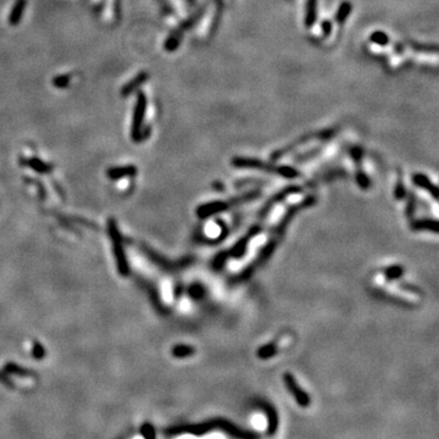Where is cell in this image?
<instances>
[{
    "mask_svg": "<svg viewBox=\"0 0 439 439\" xmlns=\"http://www.w3.org/2000/svg\"><path fill=\"white\" fill-rule=\"evenodd\" d=\"M186 1H187V3L189 4V5H194V4H195V0H186Z\"/></svg>",
    "mask_w": 439,
    "mask_h": 439,
    "instance_id": "21",
    "label": "cell"
},
{
    "mask_svg": "<svg viewBox=\"0 0 439 439\" xmlns=\"http://www.w3.org/2000/svg\"><path fill=\"white\" fill-rule=\"evenodd\" d=\"M276 353H277V349H276L274 344H267L260 348L259 352H257V356L260 359H270V357L274 356Z\"/></svg>",
    "mask_w": 439,
    "mask_h": 439,
    "instance_id": "13",
    "label": "cell"
},
{
    "mask_svg": "<svg viewBox=\"0 0 439 439\" xmlns=\"http://www.w3.org/2000/svg\"><path fill=\"white\" fill-rule=\"evenodd\" d=\"M317 18V0H307L306 13H305V26L307 28L312 27Z\"/></svg>",
    "mask_w": 439,
    "mask_h": 439,
    "instance_id": "9",
    "label": "cell"
},
{
    "mask_svg": "<svg viewBox=\"0 0 439 439\" xmlns=\"http://www.w3.org/2000/svg\"><path fill=\"white\" fill-rule=\"evenodd\" d=\"M259 405L260 407L264 410L267 417V431H266L267 436L270 437L274 436L276 432H277L278 426H280V419H278L277 411H276V409H274L271 404H269V403L264 402L260 403Z\"/></svg>",
    "mask_w": 439,
    "mask_h": 439,
    "instance_id": "6",
    "label": "cell"
},
{
    "mask_svg": "<svg viewBox=\"0 0 439 439\" xmlns=\"http://www.w3.org/2000/svg\"><path fill=\"white\" fill-rule=\"evenodd\" d=\"M404 194H405L404 187H403V183H402V181H399V182H398L397 192H395V197H397V199H402V198H403V197H404Z\"/></svg>",
    "mask_w": 439,
    "mask_h": 439,
    "instance_id": "20",
    "label": "cell"
},
{
    "mask_svg": "<svg viewBox=\"0 0 439 439\" xmlns=\"http://www.w3.org/2000/svg\"><path fill=\"white\" fill-rule=\"evenodd\" d=\"M335 132H336L335 130H326V131H321V132L311 133V135H304V137H303V138H300V139H298L297 142H294V143H292V144L288 145V147H287V148H285V149H283V148H282V149L277 150V152H274V154H272V159H274V160L280 159V157H282L283 155H286V154H288V152H292V150L294 149V148H298V147H299V145L305 144V143L310 142V140H315V139H328V138H331L333 135H335Z\"/></svg>",
    "mask_w": 439,
    "mask_h": 439,
    "instance_id": "4",
    "label": "cell"
},
{
    "mask_svg": "<svg viewBox=\"0 0 439 439\" xmlns=\"http://www.w3.org/2000/svg\"><path fill=\"white\" fill-rule=\"evenodd\" d=\"M26 4H27V0H16L13 6V10L9 15V23L11 26H17L21 22V18H22L23 13H25Z\"/></svg>",
    "mask_w": 439,
    "mask_h": 439,
    "instance_id": "7",
    "label": "cell"
},
{
    "mask_svg": "<svg viewBox=\"0 0 439 439\" xmlns=\"http://www.w3.org/2000/svg\"><path fill=\"white\" fill-rule=\"evenodd\" d=\"M321 27H322V31H323L324 37L329 35L331 34V32H332V22H331V21H328V20L323 21L321 25Z\"/></svg>",
    "mask_w": 439,
    "mask_h": 439,
    "instance_id": "19",
    "label": "cell"
},
{
    "mask_svg": "<svg viewBox=\"0 0 439 439\" xmlns=\"http://www.w3.org/2000/svg\"><path fill=\"white\" fill-rule=\"evenodd\" d=\"M145 109H147V98L143 93H139L135 101V111H133V121H132V135L135 139H137L140 135V128H142L143 118L145 115Z\"/></svg>",
    "mask_w": 439,
    "mask_h": 439,
    "instance_id": "5",
    "label": "cell"
},
{
    "mask_svg": "<svg viewBox=\"0 0 439 439\" xmlns=\"http://www.w3.org/2000/svg\"><path fill=\"white\" fill-rule=\"evenodd\" d=\"M352 9H353V5L349 3V1H343V3L339 5V8H338L337 14H336V21H337L339 25H343V23L347 21L348 16L350 15V13H352Z\"/></svg>",
    "mask_w": 439,
    "mask_h": 439,
    "instance_id": "11",
    "label": "cell"
},
{
    "mask_svg": "<svg viewBox=\"0 0 439 439\" xmlns=\"http://www.w3.org/2000/svg\"><path fill=\"white\" fill-rule=\"evenodd\" d=\"M400 274H402V269L398 266H395V267H390V269L387 271V273H386V276H387L388 280H393V278L399 277Z\"/></svg>",
    "mask_w": 439,
    "mask_h": 439,
    "instance_id": "18",
    "label": "cell"
},
{
    "mask_svg": "<svg viewBox=\"0 0 439 439\" xmlns=\"http://www.w3.org/2000/svg\"><path fill=\"white\" fill-rule=\"evenodd\" d=\"M412 180H414L415 185L419 186V187H422L423 189H426L427 192L431 193L432 197H433L434 199L438 198V190H437V187L426 177V176L422 175V173H416V175H414V178H412Z\"/></svg>",
    "mask_w": 439,
    "mask_h": 439,
    "instance_id": "8",
    "label": "cell"
},
{
    "mask_svg": "<svg viewBox=\"0 0 439 439\" xmlns=\"http://www.w3.org/2000/svg\"><path fill=\"white\" fill-rule=\"evenodd\" d=\"M205 10H206V6L205 5L202 6V8H200L197 13L193 14V15L190 16V17H188L185 22L181 23V25L178 26L177 30L173 31V32L169 35L168 40L165 42V44H164L165 50H168V51H175V50L178 48V45L181 44V42H182V38H183V34H185V32H187L189 28H192L193 26H194L195 23L199 21V18L204 15Z\"/></svg>",
    "mask_w": 439,
    "mask_h": 439,
    "instance_id": "2",
    "label": "cell"
},
{
    "mask_svg": "<svg viewBox=\"0 0 439 439\" xmlns=\"http://www.w3.org/2000/svg\"><path fill=\"white\" fill-rule=\"evenodd\" d=\"M192 354H194V349L188 347V345H178L173 349V355L177 357H186Z\"/></svg>",
    "mask_w": 439,
    "mask_h": 439,
    "instance_id": "14",
    "label": "cell"
},
{
    "mask_svg": "<svg viewBox=\"0 0 439 439\" xmlns=\"http://www.w3.org/2000/svg\"><path fill=\"white\" fill-rule=\"evenodd\" d=\"M232 165L239 169H255V170L267 171V172H276L286 178H295L299 176V172L290 166H274V165L262 162L257 159H249V157H235L232 160Z\"/></svg>",
    "mask_w": 439,
    "mask_h": 439,
    "instance_id": "1",
    "label": "cell"
},
{
    "mask_svg": "<svg viewBox=\"0 0 439 439\" xmlns=\"http://www.w3.org/2000/svg\"><path fill=\"white\" fill-rule=\"evenodd\" d=\"M142 433H143V436L145 437V439H156V437H155L154 427H152L150 423L143 424Z\"/></svg>",
    "mask_w": 439,
    "mask_h": 439,
    "instance_id": "17",
    "label": "cell"
},
{
    "mask_svg": "<svg viewBox=\"0 0 439 439\" xmlns=\"http://www.w3.org/2000/svg\"><path fill=\"white\" fill-rule=\"evenodd\" d=\"M147 80H148V73L140 72L139 75L135 76V77L133 78L132 81H130V82H128L127 84L123 85L122 90H121V94H122L123 97H125V95L131 94V93H132L133 90L137 89V88L139 87L140 84H143V83H144Z\"/></svg>",
    "mask_w": 439,
    "mask_h": 439,
    "instance_id": "10",
    "label": "cell"
},
{
    "mask_svg": "<svg viewBox=\"0 0 439 439\" xmlns=\"http://www.w3.org/2000/svg\"><path fill=\"white\" fill-rule=\"evenodd\" d=\"M370 40L372 43L377 45H381V47H384V45H387L389 43V37L384 32H381V31H377V32H373L370 37Z\"/></svg>",
    "mask_w": 439,
    "mask_h": 439,
    "instance_id": "12",
    "label": "cell"
},
{
    "mask_svg": "<svg viewBox=\"0 0 439 439\" xmlns=\"http://www.w3.org/2000/svg\"><path fill=\"white\" fill-rule=\"evenodd\" d=\"M70 83V76H58L52 80V84L58 88H65Z\"/></svg>",
    "mask_w": 439,
    "mask_h": 439,
    "instance_id": "16",
    "label": "cell"
},
{
    "mask_svg": "<svg viewBox=\"0 0 439 439\" xmlns=\"http://www.w3.org/2000/svg\"><path fill=\"white\" fill-rule=\"evenodd\" d=\"M412 227H414L415 230H423V228H426V230H433L434 233L438 232L436 221H421V222L415 223Z\"/></svg>",
    "mask_w": 439,
    "mask_h": 439,
    "instance_id": "15",
    "label": "cell"
},
{
    "mask_svg": "<svg viewBox=\"0 0 439 439\" xmlns=\"http://www.w3.org/2000/svg\"><path fill=\"white\" fill-rule=\"evenodd\" d=\"M283 381H285L286 387H287L288 392L294 397L295 402L299 405L300 407H307L311 404V399H310V395L303 389L299 386V383L297 382L295 377L293 376L289 372H286L283 374Z\"/></svg>",
    "mask_w": 439,
    "mask_h": 439,
    "instance_id": "3",
    "label": "cell"
}]
</instances>
